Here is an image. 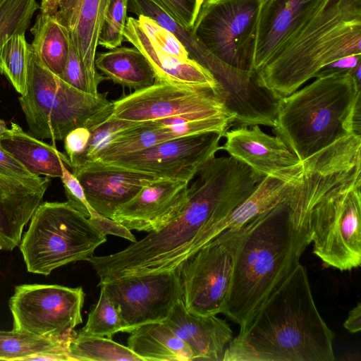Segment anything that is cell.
Segmentation results:
<instances>
[{
    "mask_svg": "<svg viewBox=\"0 0 361 361\" xmlns=\"http://www.w3.org/2000/svg\"><path fill=\"white\" fill-rule=\"evenodd\" d=\"M237 204L230 185L220 177L201 172L188 186L174 216L125 249L87 259L99 283L123 277L173 271L214 239L215 225Z\"/></svg>",
    "mask_w": 361,
    "mask_h": 361,
    "instance_id": "cell-1",
    "label": "cell"
},
{
    "mask_svg": "<svg viewBox=\"0 0 361 361\" xmlns=\"http://www.w3.org/2000/svg\"><path fill=\"white\" fill-rule=\"evenodd\" d=\"M334 333L299 263L226 347L222 361H334Z\"/></svg>",
    "mask_w": 361,
    "mask_h": 361,
    "instance_id": "cell-2",
    "label": "cell"
},
{
    "mask_svg": "<svg viewBox=\"0 0 361 361\" xmlns=\"http://www.w3.org/2000/svg\"><path fill=\"white\" fill-rule=\"evenodd\" d=\"M310 243V228L296 226L287 202L245 224L222 314L243 327L294 270Z\"/></svg>",
    "mask_w": 361,
    "mask_h": 361,
    "instance_id": "cell-3",
    "label": "cell"
},
{
    "mask_svg": "<svg viewBox=\"0 0 361 361\" xmlns=\"http://www.w3.org/2000/svg\"><path fill=\"white\" fill-rule=\"evenodd\" d=\"M361 54V0H324L310 21L255 71L277 98L300 88L324 66Z\"/></svg>",
    "mask_w": 361,
    "mask_h": 361,
    "instance_id": "cell-4",
    "label": "cell"
},
{
    "mask_svg": "<svg viewBox=\"0 0 361 361\" xmlns=\"http://www.w3.org/2000/svg\"><path fill=\"white\" fill-rule=\"evenodd\" d=\"M361 86L350 72L316 78L279 99L275 135L302 161L338 139L361 136Z\"/></svg>",
    "mask_w": 361,
    "mask_h": 361,
    "instance_id": "cell-5",
    "label": "cell"
},
{
    "mask_svg": "<svg viewBox=\"0 0 361 361\" xmlns=\"http://www.w3.org/2000/svg\"><path fill=\"white\" fill-rule=\"evenodd\" d=\"M361 143L338 148L329 161L309 218L313 253L326 267L361 264Z\"/></svg>",
    "mask_w": 361,
    "mask_h": 361,
    "instance_id": "cell-6",
    "label": "cell"
},
{
    "mask_svg": "<svg viewBox=\"0 0 361 361\" xmlns=\"http://www.w3.org/2000/svg\"><path fill=\"white\" fill-rule=\"evenodd\" d=\"M19 102L30 134L53 141L63 140L78 127L91 129L108 118L113 109L106 94L94 96L73 87L47 68L33 51L26 92Z\"/></svg>",
    "mask_w": 361,
    "mask_h": 361,
    "instance_id": "cell-7",
    "label": "cell"
},
{
    "mask_svg": "<svg viewBox=\"0 0 361 361\" xmlns=\"http://www.w3.org/2000/svg\"><path fill=\"white\" fill-rule=\"evenodd\" d=\"M30 221L19 247L32 274L48 276L69 263L87 260L106 241V235L68 202L41 203Z\"/></svg>",
    "mask_w": 361,
    "mask_h": 361,
    "instance_id": "cell-8",
    "label": "cell"
},
{
    "mask_svg": "<svg viewBox=\"0 0 361 361\" xmlns=\"http://www.w3.org/2000/svg\"><path fill=\"white\" fill-rule=\"evenodd\" d=\"M264 0H205L192 31L224 64L255 73L257 28Z\"/></svg>",
    "mask_w": 361,
    "mask_h": 361,
    "instance_id": "cell-9",
    "label": "cell"
},
{
    "mask_svg": "<svg viewBox=\"0 0 361 361\" xmlns=\"http://www.w3.org/2000/svg\"><path fill=\"white\" fill-rule=\"evenodd\" d=\"M243 233L244 225L222 231L180 267L183 300L190 312H223Z\"/></svg>",
    "mask_w": 361,
    "mask_h": 361,
    "instance_id": "cell-10",
    "label": "cell"
},
{
    "mask_svg": "<svg viewBox=\"0 0 361 361\" xmlns=\"http://www.w3.org/2000/svg\"><path fill=\"white\" fill-rule=\"evenodd\" d=\"M85 293L82 287L22 284L15 287L8 305L13 331L60 338L82 322Z\"/></svg>",
    "mask_w": 361,
    "mask_h": 361,
    "instance_id": "cell-11",
    "label": "cell"
},
{
    "mask_svg": "<svg viewBox=\"0 0 361 361\" xmlns=\"http://www.w3.org/2000/svg\"><path fill=\"white\" fill-rule=\"evenodd\" d=\"M99 286L116 307L126 333L147 323L165 321L176 302L183 299L180 268L123 277Z\"/></svg>",
    "mask_w": 361,
    "mask_h": 361,
    "instance_id": "cell-12",
    "label": "cell"
},
{
    "mask_svg": "<svg viewBox=\"0 0 361 361\" xmlns=\"http://www.w3.org/2000/svg\"><path fill=\"white\" fill-rule=\"evenodd\" d=\"M222 133L179 137L123 157L113 164L160 178L190 181L220 150Z\"/></svg>",
    "mask_w": 361,
    "mask_h": 361,
    "instance_id": "cell-13",
    "label": "cell"
},
{
    "mask_svg": "<svg viewBox=\"0 0 361 361\" xmlns=\"http://www.w3.org/2000/svg\"><path fill=\"white\" fill-rule=\"evenodd\" d=\"M113 103L112 114L132 122H145L189 113L226 108L209 91L155 82Z\"/></svg>",
    "mask_w": 361,
    "mask_h": 361,
    "instance_id": "cell-14",
    "label": "cell"
},
{
    "mask_svg": "<svg viewBox=\"0 0 361 361\" xmlns=\"http://www.w3.org/2000/svg\"><path fill=\"white\" fill-rule=\"evenodd\" d=\"M220 149L262 176H271L288 184L302 180V161L278 136L264 133L258 125L231 128L224 133Z\"/></svg>",
    "mask_w": 361,
    "mask_h": 361,
    "instance_id": "cell-15",
    "label": "cell"
},
{
    "mask_svg": "<svg viewBox=\"0 0 361 361\" xmlns=\"http://www.w3.org/2000/svg\"><path fill=\"white\" fill-rule=\"evenodd\" d=\"M110 0H51L47 13L54 15L68 31L83 64L89 93L97 96L99 84L106 77L94 66L99 37Z\"/></svg>",
    "mask_w": 361,
    "mask_h": 361,
    "instance_id": "cell-16",
    "label": "cell"
},
{
    "mask_svg": "<svg viewBox=\"0 0 361 361\" xmlns=\"http://www.w3.org/2000/svg\"><path fill=\"white\" fill-rule=\"evenodd\" d=\"M90 205L111 219L116 209L133 197L146 184L160 178L113 164L98 161L72 169Z\"/></svg>",
    "mask_w": 361,
    "mask_h": 361,
    "instance_id": "cell-17",
    "label": "cell"
},
{
    "mask_svg": "<svg viewBox=\"0 0 361 361\" xmlns=\"http://www.w3.org/2000/svg\"><path fill=\"white\" fill-rule=\"evenodd\" d=\"M189 182L159 178L121 205L112 219L129 230L150 232L168 222L184 202Z\"/></svg>",
    "mask_w": 361,
    "mask_h": 361,
    "instance_id": "cell-18",
    "label": "cell"
},
{
    "mask_svg": "<svg viewBox=\"0 0 361 361\" xmlns=\"http://www.w3.org/2000/svg\"><path fill=\"white\" fill-rule=\"evenodd\" d=\"M324 1H263L257 28L255 72L310 21Z\"/></svg>",
    "mask_w": 361,
    "mask_h": 361,
    "instance_id": "cell-19",
    "label": "cell"
},
{
    "mask_svg": "<svg viewBox=\"0 0 361 361\" xmlns=\"http://www.w3.org/2000/svg\"><path fill=\"white\" fill-rule=\"evenodd\" d=\"M123 37L147 59L156 75L155 82L209 91L219 98V84L209 70L191 58L181 59L157 47L137 18H127Z\"/></svg>",
    "mask_w": 361,
    "mask_h": 361,
    "instance_id": "cell-20",
    "label": "cell"
},
{
    "mask_svg": "<svg viewBox=\"0 0 361 361\" xmlns=\"http://www.w3.org/2000/svg\"><path fill=\"white\" fill-rule=\"evenodd\" d=\"M49 182L48 177L19 179L0 173V250L11 251L20 244Z\"/></svg>",
    "mask_w": 361,
    "mask_h": 361,
    "instance_id": "cell-21",
    "label": "cell"
},
{
    "mask_svg": "<svg viewBox=\"0 0 361 361\" xmlns=\"http://www.w3.org/2000/svg\"><path fill=\"white\" fill-rule=\"evenodd\" d=\"M190 348L193 360L220 361L233 339L229 324L216 315L190 312L178 300L164 321Z\"/></svg>",
    "mask_w": 361,
    "mask_h": 361,
    "instance_id": "cell-22",
    "label": "cell"
},
{
    "mask_svg": "<svg viewBox=\"0 0 361 361\" xmlns=\"http://www.w3.org/2000/svg\"><path fill=\"white\" fill-rule=\"evenodd\" d=\"M0 145L35 176L61 178L62 166L71 167L68 157L54 145L25 133L16 123L0 135Z\"/></svg>",
    "mask_w": 361,
    "mask_h": 361,
    "instance_id": "cell-23",
    "label": "cell"
},
{
    "mask_svg": "<svg viewBox=\"0 0 361 361\" xmlns=\"http://www.w3.org/2000/svg\"><path fill=\"white\" fill-rule=\"evenodd\" d=\"M128 347L143 361H192L188 345L164 322L147 323L132 330Z\"/></svg>",
    "mask_w": 361,
    "mask_h": 361,
    "instance_id": "cell-24",
    "label": "cell"
},
{
    "mask_svg": "<svg viewBox=\"0 0 361 361\" xmlns=\"http://www.w3.org/2000/svg\"><path fill=\"white\" fill-rule=\"evenodd\" d=\"M94 66L114 83L135 90L152 85L156 75L142 53L136 47H118L99 54Z\"/></svg>",
    "mask_w": 361,
    "mask_h": 361,
    "instance_id": "cell-25",
    "label": "cell"
},
{
    "mask_svg": "<svg viewBox=\"0 0 361 361\" xmlns=\"http://www.w3.org/2000/svg\"><path fill=\"white\" fill-rule=\"evenodd\" d=\"M30 32L35 54L47 68L61 78L71 44L68 30L54 15L40 12Z\"/></svg>",
    "mask_w": 361,
    "mask_h": 361,
    "instance_id": "cell-26",
    "label": "cell"
},
{
    "mask_svg": "<svg viewBox=\"0 0 361 361\" xmlns=\"http://www.w3.org/2000/svg\"><path fill=\"white\" fill-rule=\"evenodd\" d=\"M293 186L276 178L264 176L247 198L215 225L214 237L226 229L240 228L267 209L287 202Z\"/></svg>",
    "mask_w": 361,
    "mask_h": 361,
    "instance_id": "cell-27",
    "label": "cell"
},
{
    "mask_svg": "<svg viewBox=\"0 0 361 361\" xmlns=\"http://www.w3.org/2000/svg\"><path fill=\"white\" fill-rule=\"evenodd\" d=\"M175 138L166 127L153 121L142 122L114 139L94 161L111 163L123 157L147 149L157 143Z\"/></svg>",
    "mask_w": 361,
    "mask_h": 361,
    "instance_id": "cell-28",
    "label": "cell"
},
{
    "mask_svg": "<svg viewBox=\"0 0 361 361\" xmlns=\"http://www.w3.org/2000/svg\"><path fill=\"white\" fill-rule=\"evenodd\" d=\"M75 332L54 338L38 336L15 331H0V360H27L35 354L58 352L68 355V348Z\"/></svg>",
    "mask_w": 361,
    "mask_h": 361,
    "instance_id": "cell-29",
    "label": "cell"
},
{
    "mask_svg": "<svg viewBox=\"0 0 361 361\" xmlns=\"http://www.w3.org/2000/svg\"><path fill=\"white\" fill-rule=\"evenodd\" d=\"M69 361H143L125 346L110 338L75 333L68 348Z\"/></svg>",
    "mask_w": 361,
    "mask_h": 361,
    "instance_id": "cell-30",
    "label": "cell"
},
{
    "mask_svg": "<svg viewBox=\"0 0 361 361\" xmlns=\"http://www.w3.org/2000/svg\"><path fill=\"white\" fill-rule=\"evenodd\" d=\"M32 51L25 34L12 36L0 51L3 74L21 95L26 92L27 68Z\"/></svg>",
    "mask_w": 361,
    "mask_h": 361,
    "instance_id": "cell-31",
    "label": "cell"
},
{
    "mask_svg": "<svg viewBox=\"0 0 361 361\" xmlns=\"http://www.w3.org/2000/svg\"><path fill=\"white\" fill-rule=\"evenodd\" d=\"M39 8L37 0H0V51L12 36L25 34ZM0 73L3 74L1 59Z\"/></svg>",
    "mask_w": 361,
    "mask_h": 361,
    "instance_id": "cell-32",
    "label": "cell"
},
{
    "mask_svg": "<svg viewBox=\"0 0 361 361\" xmlns=\"http://www.w3.org/2000/svg\"><path fill=\"white\" fill-rule=\"evenodd\" d=\"M123 331L124 324L116 307L100 286L99 300L90 312L85 325L77 333L111 338L118 332Z\"/></svg>",
    "mask_w": 361,
    "mask_h": 361,
    "instance_id": "cell-33",
    "label": "cell"
},
{
    "mask_svg": "<svg viewBox=\"0 0 361 361\" xmlns=\"http://www.w3.org/2000/svg\"><path fill=\"white\" fill-rule=\"evenodd\" d=\"M141 123L125 121L111 114L104 121L90 129V137L85 152L76 165L71 169L94 161L110 142L122 133L137 126Z\"/></svg>",
    "mask_w": 361,
    "mask_h": 361,
    "instance_id": "cell-34",
    "label": "cell"
},
{
    "mask_svg": "<svg viewBox=\"0 0 361 361\" xmlns=\"http://www.w3.org/2000/svg\"><path fill=\"white\" fill-rule=\"evenodd\" d=\"M128 0H110L99 37V45L107 49L120 47L124 41Z\"/></svg>",
    "mask_w": 361,
    "mask_h": 361,
    "instance_id": "cell-35",
    "label": "cell"
},
{
    "mask_svg": "<svg viewBox=\"0 0 361 361\" xmlns=\"http://www.w3.org/2000/svg\"><path fill=\"white\" fill-rule=\"evenodd\" d=\"M137 21L146 36L157 47L181 59L190 58L179 39L154 20L139 15Z\"/></svg>",
    "mask_w": 361,
    "mask_h": 361,
    "instance_id": "cell-36",
    "label": "cell"
},
{
    "mask_svg": "<svg viewBox=\"0 0 361 361\" xmlns=\"http://www.w3.org/2000/svg\"><path fill=\"white\" fill-rule=\"evenodd\" d=\"M67 202L75 209L88 218L92 224L100 217L89 204L86 199L83 188L78 178L71 172L67 166H62V176L61 177Z\"/></svg>",
    "mask_w": 361,
    "mask_h": 361,
    "instance_id": "cell-37",
    "label": "cell"
},
{
    "mask_svg": "<svg viewBox=\"0 0 361 361\" xmlns=\"http://www.w3.org/2000/svg\"><path fill=\"white\" fill-rule=\"evenodd\" d=\"M184 27L192 30L205 0H152Z\"/></svg>",
    "mask_w": 361,
    "mask_h": 361,
    "instance_id": "cell-38",
    "label": "cell"
},
{
    "mask_svg": "<svg viewBox=\"0 0 361 361\" xmlns=\"http://www.w3.org/2000/svg\"><path fill=\"white\" fill-rule=\"evenodd\" d=\"M61 78L73 87L90 94L87 78L83 64L72 42Z\"/></svg>",
    "mask_w": 361,
    "mask_h": 361,
    "instance_id": "cell-39",
    "label": "cell"
},
{
    "mask_svg": "<svg viewBox=\"0 0 361 361\" xmlns=\"http://www.w3.org/2000/svg\"><path fill=\"white\" fill-rule=\"evenodd\" d=\"M90 131L87 128L78 127L70 131L64 137V149L71 168L76 165L87 148Z\"/></svg>",
    "mask_w": 361,
    "mask_h": 361,
    "instance_id": "cell-40",
    "label": "cell"
},
{
    "mask_svg": "<svg viewBox=\"0 0 361 361\" xmlns=\"http://www.w3.org/2000/svg\"><path fill=\"white\" fill-rule=\"evenodd\" d=\"M0 173L6 176L19 179H30L39 176L31 173L1 145Z\"/></svg>",
    "mask_w": 361,
    "mask_h": 361,
    "instance_id": "cell-41",
    "label": "cell"
},
{
    "mask_svg": "<svg viewBox=\"0 0 361 361\" xmlns=\"http://www.w3.org/2000/svg\"><path fill=\"white\" fill-rule=\"evenodd\" d=\"M360 62H361V54H353L341 58L322 67L317 73L315 78L323 77L338 72H350Z\"/></svg>",
    "mask_w": 361,
    "mask_h": 361,
    "instance_id": "cell-42",
    "label": "cell"
},
{
    "mask_svg": "<svg viewBox=\"0 0 361 361\" xmlns=\"http://www.w3.org/2000/svg\"><path fill=\"white\" fill-rule=\"evenodd\" d=\"M344 328L350 333H357L361 330V304L353 307L348 314V317L343 324Z\"/></svg>",
    "mask_w": 361,
    "mask_h": 361,
    "instance_id": "cell-43",
    "label": "cell"
},
{
    "mask_svg": "<svg viewBox=\"0 0 361 361\" xmlns=\"http://www.w3.org/2000/svg\"><path fill=\"white\" fill-rule=\"evenodd\" d=\"M51 0H41L40 3V12L47 13L49 11Z\"/></svg>",
    "mask_w": 361,
    "mask_h": 361,
    "instance_id": "cell-44",
    "label": "cell"
},
{
    "mask_svg": "<svg viewBox=\"0 0 361 361\" xmlns=\"http://www.w3.org/2000/svg\"><path fill=\"white\" fill-rule=\"evenodd\" d=\"M8 130L4 120L0 118V135H1L4 132Z\"/></svg>",
    "mask_w": 361,
    "mask_h": 361,
    "instance_id": "cell-45",
    "label": "cell"
}]
</instances>
